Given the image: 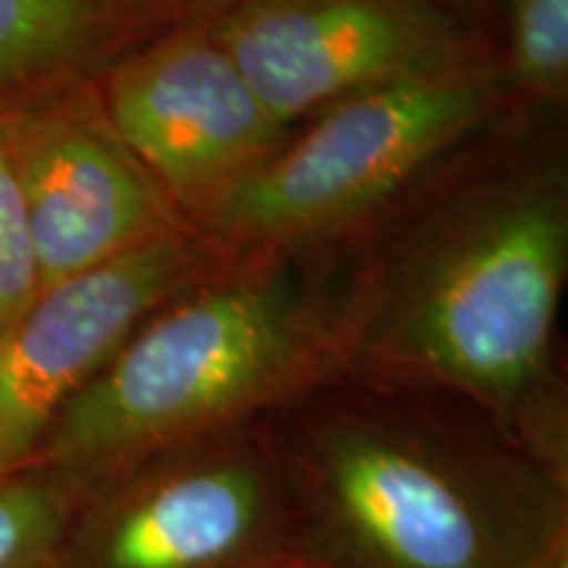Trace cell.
<instances>
[{"mask_svg":"<svg viewBox=\"0 0 568 568\" xmlns=\"http://www.w3.org/2000/svg\"><path fill=\"white\" fill-rule=\"evenodd\" d=\"M209 27L290 126L353 92L495 67L489 34L429 0H243Z\"/></svg>","mask_w":568,"mask_h":568,"instance_id":"cell-6","label":"cell"},{"mask_svg":"<svg viewBox=\"0 0 568 568\" xmlns=\"http://www.w3.org/2000/svg\"><path fill=\"white\" fill-rule=\"evenodd\" d=\"M40 290L30 222L0 132V335L30 308Z\"/></svg>","mask_w":568,"mask_h":568,"instance_id":"cell-13","label":"cell"},{"mask_svg":"<svg viewBox=\"0 0 568 568\" xmlns=\"http://www.w3.org/2000/svg\"><path fill=\"white\" fill-rule=\"evenodd\" d=\"M234 251L184 226L42 287L0 335V477L32 464L61 408L161 303Z\"/></svg>","mask_w":568,"mask_h":568,"instance_id":"cell-7","label":"cell"},{"mask_svg":"<svg viewBox=\"0 0 568 568\" xmlns=\"http://www.w3.org/2000/svg\"><path fill=\"white\" fill-rule=\"evenodd\" d=\"M337 245L347 366L471 397L568 474V105H506Z\"/></svg>","mask_w":568,"mask_h":568,"instance_id":"cell-1","label":"cell"},{"mask_svg":"<svg viewBox=\"0 0 568 568\" xmlns=\"http://www.w3.org/2000/svg\"><path fill=\"white\" fill-rule=\"evenodd\" d=\"M0 132L30 222L40 287L193 226L116 132L98 82L11 113Z\"/></svg>","mask_w":568,"mask_h":568,"instance_id":"cell-9","label":"cell"},{"mask_svg":"<svg viewBox=\"0 0 568 568\" xmlns=\"http://www.w3.org/2000/svg\"><path fill=\"white\" fill-rule=\"evenodd\" d=\"M180 21H213L243 0H153Z\"/></svg>","mask_w":568,"mask_h":568,"instance_id":"cell-14","label":"cell"},{"mask_svg":"<svg viewBox=\"0 0 568 568\" xmlns=\"http://www.w3.org/2000/svg\"><path fill=\"white\" fill-rule=\"evenodd\" d=\"M429 3L439 6V9H447L458 17H464L474 24H479L481 30L489 34V24H493L495 9L500 0H429Z\"/></svg>","mask_w":568,"mask_h":568,"instance_id":"cell-15","label":"cell"},{"mask_svg":"<svg viewBox=\"0 0 568 568\" xmlns=\"http://www.w3.org/2000/svg\"><path fill=\"white\" fill-rule=\"evenodd\" d=\"M510 103L495 67L353 92L297 126L197 230L237 251L343 243Z\"/></svg>","mask_w":568,"mask_h":568,"instance_id":"cell-4","label":"cell"},{"mask_svg":"<svg viewBox=\"0 0 568 568\" xmlns=\"http://www.w3.org/2000/svg\"><path fill=\"white\" fill-rule=\"evenodd\" d=\"M318 568H568V474L471 397L339 368L266 416Z\"/></svg>","mask_w":568,"mask_h":568,"instance_id":"cell-2","label":"cell"},{"mask_svg":"<svg viewBox=\"0 0 568 568\" xmlns=\"http://www.w3.org/2000/svg\"><path fill=\"white\" fill-rule=\"evenodd\" d=\"M489 40L510 101L568 105V0H500Z\"/></svg>","mask_w":568,"mask_h":568,"instance_id":"cell-11","label":"cell"},{"mask_svg":"<svg viewBox=\"0 0 568 568\" xmlns=\"http://www.w3.org/2000/svg\"><path fill=\"white\" fill-rule=\"evenodd\" d=\"M339 284V245L240 247L138 326L32 464L90 489L163 447L268 416L347 366Z\"/></svg>","mask_w":568,"mask_h":568,"instance_id":"cell-3","label":"cell"},{"mask_svg":"<svg viewBox=\"0 0 568 568\" xmlns=\"http://www.w3.org/2000/svg\"><path fill=\"white\" fill-rule=\"evenodd\" d=\"M301 510L268 418L163 447L92 485L59 568H282Z\"/></svg>","mask_w":568,"mask_h":568,"instance_id":"cell-5","label":"cell"},{"mask_svg":"<svg viewBox=\"0 0 568 568\" xmlns=\"http://www.w3.org/2000/svg\"><path fill=\"white\" fill-rule=\"evenodd\" d=\"M88 487L51 466L0 477V568H59L71 516Z\"/></svg>","mask_w":568,"mask_h":568,"instance_id":"cell-12","label":"cell"},{"mask_svg":"<svg viewBox=\"0 0 568 568\" xmlns=\"http://www.w3.org/2000/svg\"><path fill=\"white\" fill-rule=\"evenodd\" d=\"M98 88L116 132L193 226L297 130L255 95L209 21L142 42Z\"/></svg>","mask_w":568,"mask_h":568,"instance_id":"cell-8","label":"cell"},{"mask_svg":"<svg viewBox=\"0 0 568 568\" xmlns=\"http://www.w3.org/2000/svg\"><path fill=\"white\" fill-rule=\"evenodd\" d=\"M282 568H318V566H314V564H308V560H293V564H287V566H282Z\"/></svg>","mask_w":568,"mask_h":568,"instance_id":"cell-16","label":"cell"},{"mask_svg":"<svg viewBox=\"0 0 568 568\" xmlns=\"http://www.w3.org/2000/svg\"><path fill=\"white\" fill-rule=\"evenodd\" d=\"M180 24L153 0H0V122Z\"/></svg>","mask_w":568,"mask_h":568,"instance_id":"cell-10","label":"cell"}]
</instances>
